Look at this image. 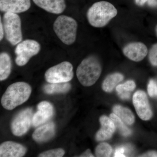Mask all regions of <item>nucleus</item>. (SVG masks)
<instances>
[{
	"label": "nucleus",
	"mask_w": 157,
	"mask_h": 157,
	"mask_svg": "<svg viewBox=\"0 0 157 157\" xmlns=\"http://www.w3.org/2000/svg\"><path fill=\"white\" fill-rule=\"evenodd\" d=\"M32 90L30 86L23 82L10 85L2 97V106L7 110H12L28 100Z\"/></svg>",
	"instance_id": "f257e3e1"
},
{
	"label": "nucleus",
	"mask_w": 157,
	"mask_h": 157,
	"mask_svg": "<svg viewBox=\"0 0 157 157\" xmlns=\"http://www.w3.org/2000/svg\"><path fill=\"white\" fill-rule=\"evenodd\" d=\"M117 11L111 3L101 1L93 4L87 12V17L90 25L96 28H102L107 25L115 17Z\"/></svg>",
	"instance_id": "f03ea898"
},
{
	"label": "nucleus",
	"mask_w": 157,
	"mask_h": 157,
	"mask_svg": "<svg viewBox=\"0 0 157 157\" xmlns=\"http://www.w3.org/2000/svg\"><path fill=\"white\" fill-rule=\"evenodd\" d=\"M102 68L97 57L91 56L84 59L76 70L78 81L84 86L93 85L101 76Z\"/></svg>",
	"instance_id": "7ed1b4c3"
},
{
	"label": "nucleus",
	"mask_w": 157,
	"mask_h": 157,
	"mask_svg": "<svg viewBox=\"0 0 157 157\" xmlns=\"http://www.w3.org/2000/svg\"><path fill=\"white\" fill-rule=\"evenodd\" d=\"M77 23L73 17L60 15L53 24V29L56 36L67 45L73 44L76 41Z\"/></svg>",
	"instance_id": "20e7f679"
},
{
	"label": "nucleus",
	"mask_w": 157,
	"mask_h": 157,
	"mask_svg": "<svg viewBox=\"0 0 157 157\" xmlns=\"http://www.w3.org/2000/svg\"><path fill=\"white\" fill-rule=\"evenodd\" d=\"M5 36L11 45H17L22 40L21 20L17 14L6 12L3 16Z\"/></svg>",
	"instance_id": "39448f33"
},
{
	"label": "nucleus",
	"mask_w": 157,
	"mask_h": 157,
	"mask_svg": "<svg viewBox=\"0 0 157 157\" xmlns=\"http://www.w3.org/2000/svg\"><path fill=\"white\" fill-rule=\"evenodd\" d=\"M73 76L72 64L64 61L49 68L45 73V78L48 83H60L71 81Z\"/></svg>",
	"instance_id": "423d86ee"
},
{
	"label": "nucleus",
	"mask_w": 157,
	"mask_h": 157,
	"mask_svg": "<svg viewBox=\"0 0 157 157\" xmlns=\"http://www.w3.org/2000/svg\"><path fill=\"white\" fill-rule=\"evenodd\" d=\"M40 49V44L35 40L27 39L20 42L14 51L16 55L15 60L16 64L20 67L25 66L32 57L39 53Z\"/></svg>",
	"instance_id": "0eeeda50"
},
{
	"label": "nucleus",
	"mask_w": 157,
	"mask_h": 157,
	"mask_svg": "<svg viewBox=\"0 0 157 157\" xmlns=\"http://www.w3.org/2000/svg\"><path fill=\"white\" fill-rule=\"evenodd\" d=\"M33 119V110L31 108H26L19 113L11 123L13 135L19 137L25 134L30 128Z\"/></svg>",
	"instance_id": "6e6552de"
},
{
	"label": "nucleus",
	"mask_w": 157,
	"mask_h": 157,
	"mask_svg": "<svg viewBox=\"0 0 157 157\" xmlns=\"http://www.w3.org/2000/svg\"><path fill=\"white\" fill-rule=\"evenodd\" d=\"M133 102L137 115L144 121H148L152 117V111L149 104L146 93L138 90L135 93Z\"/></svg>",
	"instance_id": "1a4fd4ad"
},
{
	"label": "nucleus",
	"mask_w": 157,
	"mask_h": 157,
	"mask_svg": "<svg viewBox=\"0 0 157 157\" xmlns=\"http://www.w3.org/2000/svg\"><path fill=\"white\" fill-rule=\"evenodd\" d=\"M123 52L127 58L135 62L142 60L148 53L146 45L140 42H132L127 44L123 48Z\"/></svg>",
	"instance_id": "9d476101"
},
{
	"label": "nucleus",
	"mask_w": 157,
	"mask_h": 157,
	"mask_svg": "<svg viewBox=\"0 0 157 157\" xmlns=\"http://www.w3.org/2000/svg\"><path fill=\"white\" fill-rule=\"evenodd\" d=\"M37 112L33 116V124L39 126L45 123L52 117L54 113L53 106L48 101L40 102L37 106Z\"/></svg>",
	"instance_id": "9b49d317"
},
{
	"label": "nucleus",
	"mask_w": 157,
	"mask_h": 157,
	"mask_svg": "<svg viewBox=\"0 0 157 157\" xmlns=\"http://www.w3.org/2000/svg\"><path fill=\"white\" fill-rule=\"evenodd\" d=\"M30 7V0H0V10L3 12L22 13Z\"/></svg>",
	"instance_id": "f8f14e48"
},
{
	"label": "nucleus",
	"mask_w": 157,
	"mask_h": 157,
	"mask_svg": "<svg viewBox=\"0 0 157 157\" xmlns=\"http://www.w3.org/2000/svg\"><path fill=\"white\" fill-rule=\"evenodd\" d=\"M26 151L25 147L13 141H6L0 145L1 157H23Z\"/></svg>",
	"instance_id": "ddd939ff"
},
{
	"label": "nucleus",
	"mask_w": 157,
	"mask_h": 157,
	"mask_svg": "<svg viewBox=\"0 0 157 157\" xmlns=\"http://www.w3.org/2000/svg\"><path fill=\"white\" fill-rule=\"evenodd\" d=\"M101 128L96 135V140L103 141L110 139L115 132V125L110 117L102 116L100 118Z\"/></svg>",
	"instance_id": "4468645a"
},
{
	"label": "nucleus",
	"mask_w": 157,
	"mask_h": 157,
	"mask_svg": "<svg viewBox=\"0 0 157 157\" xmlns=\"http://www.w3.org/2000/svg\"><path fill=\"white\" fill-rule=\"evenodd\" d=\"M38 7L55 14L63 13L66 8L64 0H33Z\"/></svg>",
	"instance_id": "2eb2a0df"
},
{
	"label": "nucleus",
	"mask_w": 157,
	"mask_h": 157,
	"mask_svg": "<svg viewBox=\"0 0 157 157\" xmlns=\"http://www.w3.org/2000/svg\"><path fill=\"white\" fill-rule=\"evenodd\" d=\"M55 134V125L52 122L37 128L33 134V138L39 143L50 140Z\"/></svg>",
	"instance_id": "dca6fc26"
},
{
	"label": "nucleus",
	"mask_w": 157,
	"mask_h": 157,
	"mask_svg": "<svg viewBox=\"0 0 157 157\" xmlns=\"http://www.w3.org/2000/svg\"><path fill=\"white\" fill-rule=\"evenodd\" d=\"M11 60L8 53L2 52L0 54V80L3 81L7 79L11 74Z\"/></svg>",
	"instance_id": "f3484780"
},
{
	"label": "nucleus",
	"mask_w": 157,
	"mask_h": 157,
	"mask_svg": "<svg viewBox=\"0 0 157 157\" xmlns=\"http://www.w3.org/2000/svg\"><path fill=\"white\" fill-rule=\"evenodd\" d=\"M124 76L120 73H114L110 74L105 78L102 84V88L106 92H110L116 86L122 81Z\"/></svg>",
	"instance_id": "a211bd4d"
},
{
	"label": "nucleus",
	"mask_w": 157,
	"mask_h": 157,
	"mask_svg": "<svg viewBox=\"0 0 157 157\" xmlns=\"http://www.w3.org/2000/svg\"><path fill=\"white\" fill-rule=\"evenodd\" d=\"M113 111L127 124L132 125L135 122V116L132 111L128 108L120 105H116L113 107Z\"/></svg>",
	"instance_id": "6ab92c4d"
},
{
	"label": "nucleus",
	"mask_w": 157,
	"mask_h": 157,
	"mask_svg": "<svg viewBox=\"0 0 157 157\" xmlns=\"http://www.w3.org/2000/svg\"><path fill=\"white\" fill-rule=\"evenodd\" d=\"M71 88L69 82L60 83H49L45 85L43 88L44 92L48 94L67 92Z\"/></svg>",
	"instance_id": "aec40b11"
},
{
	"label": "nucleus",
	"mask_w": 157,
	"mask_h": 157,
	"mask_svg": "<svg viewBox=\"0 0 157 157\" xmlns=\"http://www.w3.org/2000/svg\"><path fill=\"white\" fill-rule=\"evenodd\" d=\"M136 87V84L133 80H128L123 84H120L116 87V90L119 95L121 99H129L130 97V91L134 90Z\"/></svg>",
	"instance_id": "412c9836"
},
{
	"label": "nucleus",
	"mask_w": 157,
	"mask_h": 157,
	"mask_svg": "<svg viewBox=\"0 0 157 157\" xmlns=\"http://www.w3.org/2000/svg\"><path fill=\"white\" fill-rule=\"evenodd\" d=\"M109 117L114 122L116 128H117L121 134L124 136H128L132 133L131 130L124 124L122 120L115 113H111Z\"/></svg>",
	"instance_id": "4be33fe9"
},
{
	"label": "nucleus",
	"mask_w": 157,
	"mask_h": 157,
	"mask_svg": "<svg viewBox=\"0 0 157 157\" xmlns=\"http://www.w3.org/2000/svg\"><path fill=\"white\" fill-rule=\"evenodd\" d=\"M112 152V148L108 144L103 142L100 144L95 149L96 156L107 157L110 156Z\"/></svg>",
	"instance_id": "5701e85b"
},
{
	"label": "nucleus",
	"mask_w": 157,
	"mask_h": 157,
	"mask_svg": "<svg viewBox=\"0 0 157 157\" xmlns=\"http://www.w3.org/2000/svg\"><path fill=\"white\" fill-rule=\"evenodd\" d=\"M65 152L63 149L57 148L50 150L41 153L38 157H61L64 155Z\"/></svg>",
	"instance_id": "b1692460"
},
{
	"label": "nucleus",
	"mask_w": 157,
	"mask_h": 157,
	"mask_svg": "<svg viewBox=\"0 0 157 157\" xmlns=\"http://www.w3.org/2000/svg\"><path fill=\"white\" fill-rule=\"evenodd\" d=\"M149 59L151 64L157 67V43L152 46L149 53Z\"/></svg>",
	"instance_id": "393cba45"
},
{
	"label": "nucleus",
	"mask_w": 157,
	"mask_h": 157,
	"mask_svg": "<svg viewBox=\"0 0 157 157\" xmlns=\"http://www.w3.org/2000/svg\"><path fill=\"white\" fill-rule=\"evenodd\" d=\"M147 92L151 97H157V83L153 79H151L149 82Z\"/></svg>",
	"instance_id": "a878e982"
},
{
	"label": "nucleus",
	"mask_w": 157,
	"mask_h": 157,
	"mask_svg": "<svg viewBox=\"0 0 157 157\" xmlns=\"http://www.w3.org/2000/svg\"><path fill=\"white\" fill-rule=\"evenodd\" d=\"M126 151L124 147H120L117 149L114 154V157H125L124 154Z\"/></svg>",
	"instance_id": "bb28decb"
},
{
	"label": "nucleus",
	"mask_w": 157,
	"mask_h": 157,
	"mask_svg": "<svg viewBox=\"0 0 157 157\" xmlns=\"http://www.w3.org/2000/svg\"><path fill=\"white\" fill-rule=\"evenodd\" d=\"M4 35H5V31H4V27L2 23V18L0 17V40L2 41V40L4 38Z\"/></svg>",
	"instance_id": "cd10ccee"
},
{
	"label": "nucleus",
	"mask_w": 157,
	"mask_h": 157,
	"mask_svg": "<svg viewBox=\"0 0 157 157\" xmlns=\"http://www.w3.org/2000/svg\"><path fill=\"white\" fill-rule=\"evenodd\" d=\"M141 157H157V152L156 151H150L142 155Z\"/></svg>",
	"instance_id": "c85d7f7f"
},
{
	"label": "nucleus",
	"mask_w": 157,
	"mask_h": 157,
	"mask_svg": "<svg viewBox=\"0 0 157 157\" xmlns=\"http://www.w3.org/2000/svg\"><path fill=\"white\" fill-rule=\"evenodd\" d=\"M147 5L151 7H157V0H148Z\"/></svg>",
	"instance_id": "c756f323"
},
{
	"label": "nucleus",
	"mask_w": 157,
	"mask_h": 157,
	"mask_svg": "<svg viewBox=\"0 0 157 157\" xmlns=\"http://www.w3.org/2000/svg\"><path fill=\"white\" fill-rule=\"evenodd\" d=\"M80 157H94L92 154L91 151L90 149H87L84 153L80 156Z\"/></svg>",
	"instance_id": "7c9ffc66"
},
{
	"label": "nucleus",
	"mask_w": 157,
	"mask_h": 157,
	"mask_svg": "<svg viewBox=\"0 0 157 157\" xmlns=\"http://www.w3.org/2000/svg\"><path fill=\"white\" fill-rule=\"evenodd\" d=\"M148 0H135V3L137 6H143L145 4Z\"/></svg>",
	"instance_id": "2f4dec72"
},
{
	"label": "nucleus",
	"mask_w": 157,
	"mask_h": 157,
	"mask_svg": "<svg viewBox=\"0 0 157 157\" xmlns=\"http://www.w3.org/2000/svg\"><path fill=\"white\" fill-rule=\"evenodd\" d=\"M155 33H156V36H157V25L156 26V27H155Z\"/></svg>",
	"instance_id": "473e14b6"
}]
</instances>
